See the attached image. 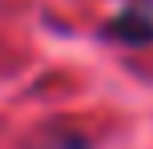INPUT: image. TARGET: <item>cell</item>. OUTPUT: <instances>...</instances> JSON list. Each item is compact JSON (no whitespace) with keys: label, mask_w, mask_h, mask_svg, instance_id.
I'll return each mask as SVG.
<instances>
[{"label":"cell","mask_w":153,"mask_h":149,"mask_svg":"<svg viewBox=\"0 0 153 149\" xmlns=\"http://www.w3.org/2000/svg\"><path fill=\"white\" fill-rule=\"evenodd\" d=\"M109 40H121V44H153V0H129L113 20L105 24Z\"/></svg>","instance_id":"obj_1"}]
</instances>
